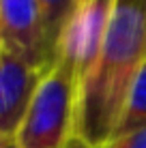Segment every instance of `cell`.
<instances>
[{"mask_svg": "<svg viewBox=\"0 0 146 148\" xmlns=\"http://www.w3.org/2000/svg\"><path fill=\"white\" fill-rule=\"evenodd\" d=\"M144 62L146 0H116L101 52L77 88L75 137L90 148L112 140Z\"/></svg>", "mask_w": 146, "mask_h": 148, "instance_id": "6da1fadb", "label": "cell"}, {"mask_svg": "<svg viewBox=\"0 0 146 148\" xmlns=\"http://www.w3.org/2000/svg\"><path fill=\"white\" fill-rule=\"evenodd\" d=\"M43 13V26H45V39H47V49L52 56V64L56 58L58 43L64 34L71 15L75 13L80 0H39Z\"/></svg>", "mask_w": 146, "mask_h": 148, "instance_id": "5b68a950", "label": "cell"}, {"mask_svg": "<svg viewBox=\"0 0 146 148\" xmlns=\"http://www.w3.org/2000/svg\"><path fill=\"white\" fill-rule=\"evenodd\" d=\"M0 49L45 71L52 69L39 0H0Z\"/></svg>", "mask_w": 146, "mask_h": 148, "instance_id": "3957f363", "label": "cell"}, {"mask_svg": "<svg viewBox=\"0 0 146 148\" xmlns=\"http://www.w3.org/2000/svg\"><path fill=\"white\" fill-rule=\"evenodd\" d=\"M47 71L0 49V133L15 137Z\"/></svg>", "mask_w": 146, "mask_h": 148, "instance_id": "277c9868", "label": "cell"}, {"mask_svg": "<svg viewBox=\"0 0 146 148\" xmlns=\"http://www.w3.org/2000/svg\"><path fill=\"white\" fill-rule=\"evenodd\" d=\"M77 88L75 67L56 56L15 133L17 148H67L75 137Z\"/></svg>", "mask_w": 146, "mask_h": 148, "instance_id": "7a4b0ae2", "label": "cell"}, {"mask_svg": "<svg viewBox=\"0 0 146 148\" xmlns=\"http://www.w3.org/2000/svg\"><path fill=\"white\" fill-rule=\"evenodd\" d=\"M140 129H146V62L142 64V69H140L138 77L131 86V92L127 97V103H125L114 137L133 133Z\"/></svg>", "mask_w": 146, "mask_h": 148, "instance_id": "8992f818", "label": "cell"}, {"mask_svg": "<svg viewBox=\"0 0 146 148\" xmlns=\"http://www.w3.org/2000/svg\"><path fill=\"white\" fill-rule=\"evenodd\" d=\"M0 148H17V144H15V137L2 140V142H0Z\"/></svg>", "mask_w": 146, "mask_h": 148, "instance_id": "9c48e42d", "label": "cell"}, {"mask_svg": "<svg viewBox=\"0 0 146 148\" xmlns=\"http://www.w3.org/2000/svg\"><path fill=\"white\" fill-rule=\"evenodd\" d=\"M101 148H146V129L112 137V140H110L108 144H103Z\"/></svg>", "mask_w": 146, "mask_h": 148, "instance_id": "52a82bcc", "label": "cell"}, {"mask_svg": "<svg viewBox=\"0 0 146 148\" xmlns=\"http://www.w3.org/2000/svg\"><path fill=\"white\" fill-rule=\"evenodd\" d=\"M2 140H9V137H4V135H2V133H0V142H2Z\"/></svg>", "mask_w": 146, "mask_h": 148, "instance_id": "30bf717a", "label": "cell"}, {"mask_svg": "<svg viewBox=\"0 0 146 148\" xmlns=\"http://www.w3.org/2000/svg\"><path fill=\"white\" fill-rule=\"evenodd\" d=\"M67 148H90V146L86 144V142H82L80 137H73V140L67 144Z\"/></svg>", "mask_w": 146, "mask_h": 148, "instance_id": "ba28073f", "label": "cell"}]
</instances>
